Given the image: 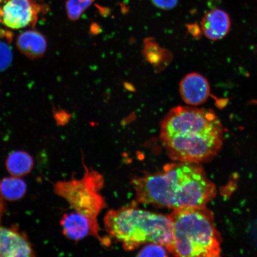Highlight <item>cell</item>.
I'll list each match as a JSON object with an SVG mask.
<instances>
[{
    "label": "cell",
    "instance_id": "2",
    "mask_svg": "<svg viewBox=\"0 0 257 257\" xmlns=\"http://www.w3.org/2000/svg\"><path fill=\"white\" fill-rule=\"evenodd\" d=\"M132 184L138 202L173 210L205 206L217 194L216 186L197 163H169L162 172L137 177Z\"/></svg>",
    "mask_w": 257,
    "mask_h": 257
},
{
    "label": "cell",
    "instance_id": "14",
    "mask_svg": "<svg viewBox=\"0 0 257 257\" xmlns=\"http://www.w3.org/2000/svg\"><path fill=\"white\" fill-rule=\"evenodd\" d=\"M13 38L12 32L0 29V72L5 71L12 62L11 43Z\"/></svg>",
    "mask_w": 257,
    "mask_h": 257
},
{
    "label": "cell",
    "instance_id": "4",
    "mask_svg": "<svg viewBox=\"0 0 257 257\" xmlns=\"http://www.w3.org/2000/svg\"><path fill=\"white\" fill-rule=\"evenodd\" d=\"M169 216L173 224L172 255L186 257L220 255V234L215 226L213 213L205 206L175 209Z\"/></svg>",
    "mask_w": 257,
    "mask_h": 257
},
{
    "label": "cell",
    "instance_id": "5",
    "mask_svg": "<svg viewBox=\"0 0 257 257\" xmlns=\"http://www.w3.org/2000/svg\"><path fill=\"white\" fill-rule=\"evenodd\" d=\"M82 178L61 181L54 185V192L68 202L74 210L87 217L96 229L99 230L98 216L105 207L104 198L100 194L104 180L100 173L84 165Z\"/></svg>",
    "mask_w": 257,
    "mask_h": 257
},
{
    "label": "cell",
    "instance_id": "6",
    "mask_svg": "<svg viewBox=\"0 0 257 257\" xmlns=\"http://www.w3.org/2000/svg\"><path fill=\"white\" fill-rule=\"evenodd\" d=\"M45 10L44 6L35 0H8L0 8V23L14 30L33 28L37 23L38 14Z\"/></svg>",
    "mask_w": 257,
    "mask_h": 257
},
{
    "label": "cell",
    "instance_id": "16",
    "mask_svg": "<svg viewBox=\"0 0 257 257\" xmlns=\"http://www.w3.org/2000/svg\"><path fill=\"white\" fill-rule=\"evenodd\" d=\"M169 252L165 246L160 244L149 243L140 250L138 256H166Z\"/></svg>",
    "mask_w": 257,
    "mask_h": 257
},
{
    "label": "cell",
    "instance_id": "22",
    "mask_svg": "<svg viewBox=\"0 0 257 257\" xmlns=\"http://www.w3.org/2000/svg\"><path fill=\"white\" fill-rule=\"evenodd\" d=\"M35 1H36V2H37V1H42V0H35Z\"/></svg>",
    "mask_w": 257,
    "mask_h": 257
},
{
    "label": "cell",
    "instance_id": "15",
    "mask_svg": "<svg viewBox=\"0 0 257 257\" xmlns=\"http://www.w3.org/2000/svg\"><path fill=\"white\" fill-rule=\"evenodd\" d=\"M94 1V0H67L66 6L67 16L70 20H78L83 13Z\"/></svg>",
    "mask_w": 257,
    "mask_h": 257
},
{
    "label": "cell",
    "instance_id": "17",
    "mask_svg": "<svg viewBox=\"0 0 257 257\" xmlns=\"http://www.w3.org/2000/svg\"><path fill=\"white\" fill-rule=\"evenodd\" d=\"M145 52H146L148 60L150 62L159 65L160 61H162V57H165L166 53L163 52V49L159 47L155 43H150L148 41L145 48Z\"/></svg>",
    "mask_w": 257,
    "mask_h": 257
},
{
    "label": "cell",
    "instance_id": "10",
    "mask_svg": "<svg viewBox=\"0 0 257 257\" xmlns=\"http://www.w3.org/2000/svg\"><path fill=\"white\" fill-rule=\"evenodd\" d=\"M231 27L229 16L220 9L207 13L201 21L202 31L208 39L218 41L226 36Z\"/></svg>",
    "mask_w": 257,
    "mask_h": 257
},
{
    "label": "cell",
    "instance_id": "21",
    "mask_svg": "<svg viewBox=\"0 0 257 257\" xmlns=\"http://www.w3.org/2000/svg\"><path fill=\"white\" fill-rule=\"evenodd\" d=\"M3 2V0H0V4Z\"/></svg>",
    "mask_w": 257,
    "mask_h": 257
},
{
    "label": "cell",
    "instance_id": "1",
    "mask_svg": "<svg viewBox=\"0 0 257 257\" xmlns=\"http://www.w3.org/2000/svg\"><path fill=\"white\" fill-rule=\"evenodd\" d=\"M223 134L222 123L211 109L179 106L163 118L160 140L173 161L200 164L219 153Z\"/></svg>",
    "mask_w": 257,
    "mask_h": 257
},
{
    "label": "cell",
    "instance_id": "3",
    "mask_svg": "<svg viewBox=\"0 0 257 257\" xmlns=\"http://www.w3.org/2000/svg\"><path fill=\"white\" fill-rule=\"evenodd\" d=\"M104 224L109 234L119 241L127 251L144 243H155L165 246L171 253L173 224L169 216L125 207L108 211Z\"/></svg>",
    "mask_w": 257,
    "mask_h": 257
},
{
    "label": "cell",
    "instance_id": "7",
    "mask_svg": "<svg viewBox=\"0 0 257 257\" xmlns=\"http://www.w3.org/2000/svg\"><path fill=\"white\" fill-rule=\"evenodd\" d=\"M27 235L15 227L0 226V256H35Z\"/></svg>",
    "mask_w": 257,
    "mask_h": 257
},
{
    "label": "cell",
    "instance_id": "20",
    "mask_svg": "<svg viewBox=\"0 0 257 257\" xmlns=\"http://www.w3.org/2000/svg\"><path fill=\"white\" fill-rule=\"evenodd\" d=\"M5 205L4 198L2 197L1 192H0V221H1L3 214L5 213Z\"/></svg>",
    "mask_w": 257,
    "mask_h": 257
},
{
    "label": "cell",
    "instance_id": "12",
    "mask_svg": "<svg viewBox=\"0 0 257 257\" xmlns=\"http://www.w3.org/2000/svg\"><path fill=\"white\" fill-rule=\"evenodd\" d=\"M33 158L30 154L24 151H15L9 154L6 160V167L13 176L27 175L34 168Z\"/></svg>",
    "mask_w": 257,
    "mask_h": 257
},
{
    "label": "cell",
    "instance_id": "13",
    "mask_svg": "<svg viewBox=\"0 0 257 257\" xmlns=\"http://www.w3.org/2000/svg\"><path fill=\"white\" fill-rule=\"evenodd\" d=\"M27 190V184L19 177L12 176L0 181V192L4 200L11 201L21 200Z\"/></svg>",
    "mask_w": 257,
    "mask_h": 257
},
{
    "label": "cell",
    "instance_id": "9",
    "mask_svg": "<svg viewBox=\"0 0 257 257\" xmlns=\"http://www.w3.org/2000/svg\"><path fill=\"white\" fill-rule=\"evenodd\" d=\"M63 233L67 238L79 240L91 235L100 240L102 243L107 245L109 242L99 235V230L93 226L87 217L78 212L65 214L60 221Z\"/></svg>",
    "mask_w": 257,
    "mask_h": 257
},
{
    "label": "cell",
    "instance_id": "18",
    "mask_svg": "<svg viewBox=\"0 0 257 257\" xmlns=\"http://www.w3.org/2000/svg\"><path fill=\"white\" fill-rule=\"evenodd\" d=\"M154 5L163 10H170L178 4V0H152Z\"/></svg>",
    "mask_w": 257,
    "mask_h": 257
},
{
    "label": "cell",
    "instance_id": "8",
    "mask_svg": "<svg viewBox=\"0 0 257 257\" xmlns=\"http://www.w3.org/2000/svg\"><path fill=\"white\" fill-rule=\"evenodd\" d=\"M179 92L185 103L198 106L207 101L210 95V86L207 79L201 74L191 73L182 79Z\"/></svg>",
    "mask_w": 257,
    "mask_h": 257
},
{
    "label": "cell",
    "instance_id": "19",
    "mask_svg": "<svg viewBox=\"0 0 257 257\" xmlns=\"http://www.w3.org/2000/svg\"><path fill=\"white\" fill-rule=\"evenodd\" d=\"M189 30L190 31L191 33L194 35L195 37L200 36L201 34V31L200 28L197 25H190Z\"/></svg>",
    "mask_w": 257,
    "mask_h": 257
},
{
    "label": "cell",
    "instance_id": "11",
    "mask_svg": "<svg viewBox=\"0 0 257 257\" xmlns=\"http://www.w3.org/2000/svg\"><path fill=\"white\" fill-rule=\"evenodd\" d=\"M16 43L19 51L32 60L43 57L47 48L46 37L41 32L35 30L22 32L18 35Z\"/></svg>",
    "mask_w": 257,
    "mask_h": 257
}]
</instances>
